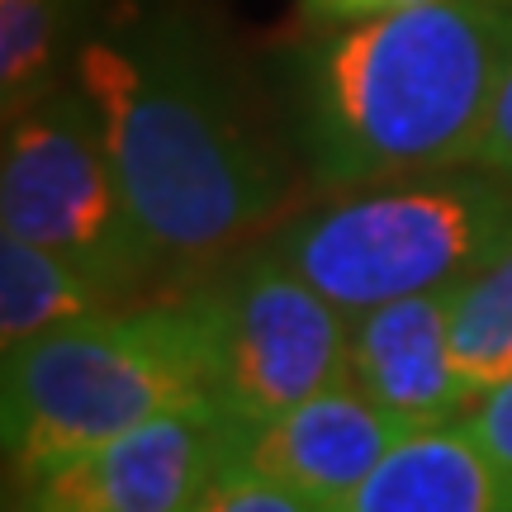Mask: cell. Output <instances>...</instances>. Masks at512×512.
Segmentation results:
<instances>
[{
	"label": "cell",
	"instance_id": "4fadbf2b",
	"mask_svg": "<svg viewBox=\"0 0 512 512\" xmlns=\"http://www.w3.org/2000/svg\"><path fill=\"white\" fill-rule=\"evenodd\" d=\"M451 361L475 399L512 375V247L456 290Z\"/></svg>",
	"mask_w": 512,
	"mask_h": 512
},
{
	"label": "cell",
	"instance_id": "8992f818",
	"mask_svg": "<svg viewBox=\"0 0 512 512\" xmlns=\"http://www.w3.org/2000/svg\"><path fill=\"white\" fill-rule=\"evenodd\" d=\"M223 294L219 408L238 432L280 418L285 408L347 375L351 313L313 290L290 261L261 247L242 261Z\"/></svg>",
	"mask_w": 512,
	"mask_h": 512
},
{
	"label": "cell",
	"instance_id": "7c38bea8",
	"mask_svg": "<svg viewBox=\"0 0 512 512\" xmlns=\"http://www.w3.org/2000/svg\"><path fill=\"white\" fill-rule=\"evenodd\" d=\"M81 0H0V110L15 114L62 81Z\"/></svg>",
	"mask_w": 512,
	"mask_h": 512
},
{
	"label": "cell",
	"instance_id": "5b68a950",
	"mask_svg": "<svg viewBox=\"0 0 512 512\" xmlns=\"http://www.w3.org/2000/svg\"><path fill=\"white\" fill-rule=\"evenodd\" d=\"M0 233L53 247L119 299L166 266L128 204L100 114L76 76L5 114Z\"/></svg>",
	"mask_w": 512,
	"mask_h": 512
},
{
	"label": "cell",
	"instance_id": "7a4b0ae2",
	"mask_svg": "<svg viewBox=\"0 0 512 512\" xmlns=\"http://www.w3.org/2000/svg\"><path fill=\"white\" fill-rule=\"evenodd\" d=\"M512 67V0H441L309 29L285 57L290 133L323 195L470 166Z\"/></svg>",
	"mask_w": 512,
	"mask_h": 512
},
{
	"label": "cell",
	"instance_id": "ba28073f",
	"mask_svg": "<svg viewBox=\"0 0 512 512\" xmlns=\"http://www.w3.org/2000/svg\"><path fill=\"white\" fill-rule=\"evenodd\" d=\"M413 427H422V418L370 399L361 384L342 375L304 403L285 408L280 418L261 422L252 432H238L233 460L332 508Z\"/></svg>",
	"mask_w": 512,
	"mask_h": 512
},
{
	"label": "cell",
	"instance_id": "2e32d148",
	"mask_svg": "<svg viewBox=\"0 0 512 512\" xmlns=\"http://www.w3.org/2000/svg\"><path fill=\"white\" fill-rule=\"evenodd\" d=\"M465 422L475 427V437L512 470V375L498 380L494 389H484V394L465 408Z\"/></svg>",
	"mask_w": 512,
	"mask_h": 512
},
{
	"label": "cell",
	"instance_id": "5bb4252c",
	"mask_svg": "<svg viewBox=\"0 0 512 512\" xmlns=\"http://www.w3.org/2000/svg\"><path fill=\"white\" fill-rule=\"evenodd\" d=\"M190 512H332V508L309 494H299V489H285L275 479L256 475L238 460H228L219 475L204 484V494L195 498Z\"/></svg>",
	"mask_w": 512,
	"mask_h": 512
},
{
	"label": "cell",
	"instance_id": "52a82bcc",
	"mask_svg": "<svg viewBox=\"0 0 512 512\" xmlns=\"http://www.w3.org/2000/svg\"><path fill=\"white\" fill-rule=\"evenodd\" d=\"M219 399L190 403L10 484V512H190L233 460Z\"/></svg>",
	"mask_w": 512,
	"mask_h": 512
},
{
	"label": "cell",
	"instance_id": "30bf717a",
	"mask_svg": "<svg viewBox=\"0 0 512 512\" xmlns=\"http://www.w3.org/2000/svg\"><path fill=\"white\" fill-rule=\"evenodd\" d=\"M332 512H512V470L456 418L413 427Z\"/></svg>",
	"mask_w": 512,
	"mask_h": 512
},
{
	"label": "cell",
	"instance_id": "277c9868",
	"mask_svg": "<svg viewBox=\"0 0 512 512\" xmlns=\"http://www.w3.org/2000/svg\"><path fill=\"white\" fill-rule=\"evenodd\" d=\"M266 247L342 313H366L494 266L512 247V181L446 166L328 195L280 223Z\"/></svg>",
	"mask_w": 512,
	"mask_h": 512
},
{
	"label": "cell",
	"instance_id": "e0dca14e",
	"mask_svg": "<svg viewBox=\"0 0 512 512\" xmlns=\"http://www.w3.org/2000/svg\"><path fill=\"white\" fill-rule=\"evenodd\" d=\"M418 5H441V0H299V19L309 29H332V24H356V19L418 10Z\"/></svg>",
	"mask_w": 512,
	"mask_h": 512
},
{
	"label": "cell",
	"instance_id": "3957f363",
	"mask_svg": "<svg viewBox=\"0 0 512 512\" xmlns=\"http://www.w3.org/2000/svg\"><path fill=\"white\" fill-rule=\"evenodd\" d=\"M223 294L110 304L5 351V475L34 470L143 422L219 399Z\"/></svg>",
	"mask_w": 512,
	"mask_h": 512
},
{
	"label": "cell",
	"instance_id": "9a60e30c",
	"mask_svg": "<svg viewBox=\"0 0 512 512\" xmlns=\"http://www.w3.org/2000/svg\"><path fill=\"white\" fill-rule=\"evenodd\" d=\"M470 166L512 181V67L498 81V95H494V105H489V119H484V133H479Z\"/></svg>",
	"mask_w": 512,
	"mask_h": 512
},
{
	"label": "cell",
	"instance_id": "9c48e42d",
	"mask_svg": "<svg viewBox=\"0 0 512 512\" xmlns=\"http://www.w3.org/2000/svg\"><path fill=\"white\" fill-rule=\"evenodd\" d=\"M460 285L403 294L366 313H351L347 380L370 399L432 422L465 413L475 394L451 361V313Z\"/></svg>",
	"mask_w": 512,
	"mask_h": 512
},
{
	"label": "cell",
	"instance_id": "8fae6325",
	"mask_svg": "<svg viewBox=\"0 0 512 512\" xmlns=\"http://www.w3.org/2000/svg\"><path fill=\"white\" fill-rule=\"evenodd\" d=\"M119 304V294L53 247L0 233V342L24 347L38 332Z\"/></svg>",
	"mask_w": 512,
	"mask_h": 512
},
{
	"label": "cell",
	"instance_id": "6da1fadb",
	"mask_svg": "<svg viewBox=\"0 0 512 512\" xmlns=\"http://www.w3.org/2000/svg\"><path fill=\"white\" fill-rule=\"evenodd\" d=\"M114 171L162 261H209L290 204V162L181 10H133L76 43Z\"/></svg>",
	"mask_w": 512,
	"mask_h": 512
}]
</instances>
